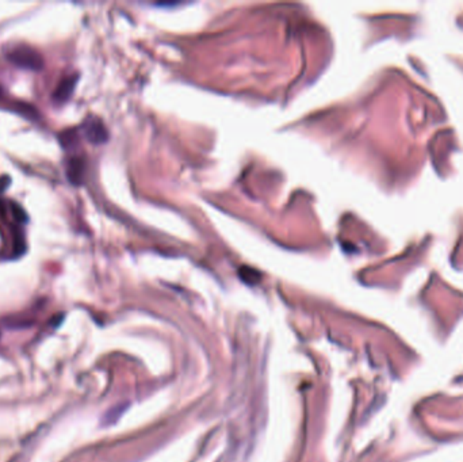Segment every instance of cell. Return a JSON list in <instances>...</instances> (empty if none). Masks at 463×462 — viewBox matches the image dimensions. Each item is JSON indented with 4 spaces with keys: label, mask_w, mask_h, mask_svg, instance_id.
Listing matches in <instances>:
<instances>
[{
    "label": "cell",
    "mask_w": 463,
    "mask_h": 462,
    "mask_svg": "<svg viewBox=\"0 0 463 462\" xmlns=\"http://www.w3.org/2000/svg\"><path fill=\"white\" fill-rule=\"evenodd\" d=\"M8 61L14 65L29 70V71H41L43 68V59L37 49L29 45H18L12 48L7 53Z\"/></svg>",
    "instance_id": "obj_1"
},
{
    "label": "cell",
    "mask_w": 463,
    "mask_h": 462,
    "mask_svg": "<svg viewBox=\"0 0 463 462\" xmlns=\"http://www.w3.org/2000/svg\"><path fill=\"white\" fill-rule=\"evenodd\" d=\"M84 133H85L87 140L92 144H103L106 143L109 137V133H107L105 124L99 118H95V117L88 118L84 123Z\"/></svg>",
    "instance_id": "obj_2"
},
{
    "label": "cell",
    "mask_w": 463,
    "mask_h": 462,
    "mask_svg": "<svg viewBox=\"0 0 463 462\" xmlns=\"http://www.w3.org/2000/svg\"><path fill=\"white\" fill-rule=\"evenodd\" d=\"M77 79H79L77 75H71V76L64 78V79L59 83V85L56 87V90H54V92H53V95H52L53 101L57 102V103H63V102L68 101L70 96L72 95L75 87H76Z\"/></svg>",
    "instance_id": "obj_3"
},
{
    "label": "cell",
    "mask_w": 463,
    "mask_h": 462,
    "mask_svg": "<svg viewBox=\"0 0 463 462\" xmlns=\"http://www.w3.org/2000/svg\"><path fill=\"white\" fill-rule=\"evenodd\" d=\"M84 169H85V165H84V160L81 158H79V156L71 158L67 163V178H68V180L75 186L81 185L83 176H84Z\"/></svg>",
    "instance_id": "obj_4"
},
{
    "label": "cell",
    "mask_w": 463,
    "mask_h": 462,
    "mask_svg": "<svg viewBox=\"0 0 463 462\" xmlns=\"http://www.w3.org/2000/svg\"><path fill=\"white\" fill-rule=\"evenodd\" d=\"M59 138H60L63 147L68 148V147H71V145H74V144L76 143V130H74V129L64 130V132L59 136Z\"/></svg>",
    "instance_id": "obj_5"
},
{
    "label": "cell",
    "mask_w": 463,
    "mask_h": 462,
    "mask_svg": "<svg viewBox=\"0 0 463 462\" xmlns=\"http://www.w3.org/2000/svg\"><path fill=\"white\" fill-rule=\"evenodd\" d=\"M11 214L19 224H25L29 220L26 211L22 209L17 202H11Z\"/></svg>",
    "instance_id": "obj_6"
},
{
    "label": "cell",
    "mask_w": 463,
    "mask_h": 462,
    "mask_svg": "<svg viewBox=\"0 0 463 462\" xmlns=\"http://www.w3.org/2000/svg\"><path fill=\"white\" fill-rule=\"evenodd\" d=\"M26 250V244L23 236L19 231H14V251L15 255H22Z\"/></svg>",
    "instance_id": "obj_7"
},
{
    "label": "cell",
    "mask_w": 463,
    "mask_h": 462,
    "mask_svg": "<svg viewBox=\"0 0 463 462\" xmlns=\"http://www.w3.org/2000/svg\"><path fill=\"white\" fill-rule=\"evenodd\" d=\"M10 182H11V179L8 178V176H0V193L1 191H4L7 187H8V185H10Z\"/></svg>",
    "instance_id": "obj_8"
}]
</instances>
